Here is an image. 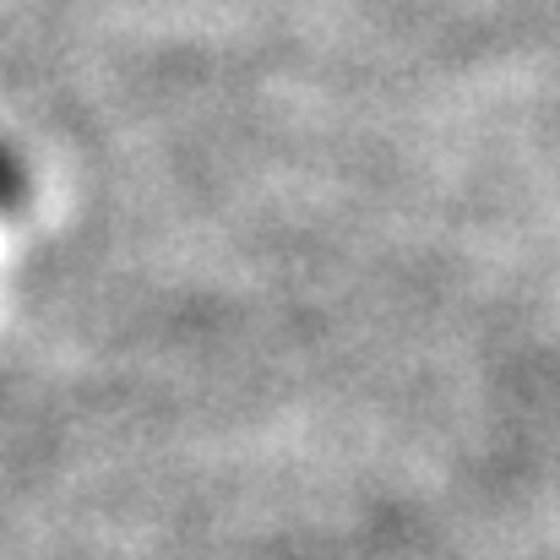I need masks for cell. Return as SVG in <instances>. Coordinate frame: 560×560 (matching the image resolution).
Wrapping results in <instances>:
<instances>
[{
  "label": "cell",
  "mask_w": 560,
  "mask_h": 560,
  "mask_svg": "<svg viewBox=\"0 0 560 560\" xmlns=\"http://www.w3.org/2000/svg\"><path fill=\"white\" fill-rule=\"evenodd\" d=\"M16 190H22V175H16V164H11V153L0 148V207H5V201H11Z\"/></svg>",
  "instance_id": "6da1fadb"
}]
</instances>
